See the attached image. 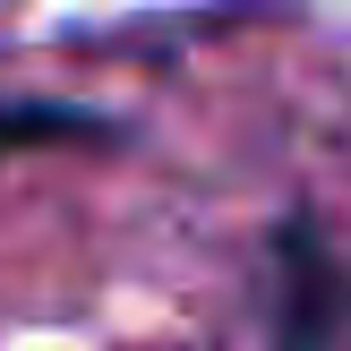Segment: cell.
<instances>
[{
    "label": "cell",
    "mask_w": 351,
    "mask_h": 351,
    "mask_svg": "<svg viewBox=\"0 0 351 351\" xmlns=\"http://www.w3.org/2000/svg\"><path fill=\"white\" fill-rule=\"evenodd\" d=\"M274 351H351V266L308 215L274 232Z\"/></svg>",
    "instance_id": "1"
},
{
    "label": "cell",
    "mask_w": 351,
    "mask_h": 351,
    "mask_svg": "<svg viewBox=\"0 0 351 351\" xmlns=\"http://www.w3.org/2000/svg\"><path fill=\"white\" fill-rule=\"evenodd\" d=\"M77 137H112V120L60 103H0V146H77Z\"/></svg>",
    "instance_id": "2"
}]
</instances>
